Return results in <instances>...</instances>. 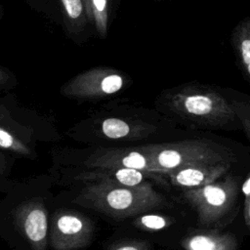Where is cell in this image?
<instances>
[{"label": "cell", "instance_id": "obj_1", "mask_svg": "<svg viewBox=\"0 0 250 250\" xmlns=\"http://www.w3.org/2000/svg\"><path fill=\"white\" fill-rule=\"evenodd\" d=\"M165 110L189 128L243 131L250 142V97L229 88L188 83L167 91Z\"/></svg>", "mask_w": 250, "mask_h": 250}, {"label": "cell", "instance_id": "obj_2", "mask_svg": "<svg viewBox=\"0 0 250 250\" xmlns=\"http://www.w3.org/2000/svg\"><path fill=\"white\" fill-rule=\"evenodd\" d=\"M86 183L74 201L112 218L133 217L168 205L165 196L150 183L141 187H126L101 180Z\"/></svg>", "mask_w": 250, "mask_h": 250}, {"label": "cell", "instance_id": "obj_3", "mask_svg": "<svg viewBox=\"0 0 250 250\" xmlns=\"http://www.w3.org/2000/svg\"><path fill=\"white\" fill-rule=\"evenodd\" d=\"M150 159L153 173L166 175L193 165L237 162L234 150L210 140H184L142 146Z\"/></svg>", "mask_w": 250, "mask_h": 250}, {"label": "cell", "instance_id": "obj_4", "mask_svg": "<svg viewBox=\"0 0 250 250\" xmlns=\"http://www.w3.org/2000/svg\"><path fill=\"white\" fill-rule=\"evenodd\" d=\"M239 181L228 173L202 187L186 188L183 197L194 211L198 224L208 229L229 224L237 211Z\"/></svg>", "mask_w": 250, "mask_h": 250}, {"label": "cell", "instance_id": "obj_5", "mask_svg": "<svg viewBox=\"0 0 250 250\" xmlns=\"http://www.w3.org/2000/svg\"><path fill=\"white\" fill-rule=\"evenodd\" d=\"M94 225L85 215L73 210L55 212L50 229V244L56 250H73L88 246Z\"/></svg>", "mask_w": 250, "mask_h": 250}, {"label": "cell", "instance_id": "obj_6", "mask_svg": "<svg viewBox=\"0 0 250 250\" xmlns=\"http://www.w3.org/2000/svg\"><path fill=\"white\" fill-rule=\"evenodd\" d=\"M125 83V76L116 69L99 66L74 76L63 85L62 91L68 97L102 98L119 92Z\"/></svg>", "mask_w": 250, "mask_h": 250}, {"label": "cell", "instance_id": "obj_7", "mask_svg": "<svg viewBox=\"0 0 250 250\" xmlns=\"http://www.w3.org/2000/svg\"><path fill=\"white\" fill-rule=\"evenodd\" d=\"M15 222L34 250H43L48 243V212L38 199H31L15 210Z\"/></svg>", "mask_w": 250, "mask_h": 250}, {"label": "cell", "instance_id": "obj_8", "mask_svg": "<svg viewBox=\"0 0 250 250\" xmlns=\"http://www.w3.org/2000/svg\"><path fill=\"white\" fill-rule=\"evenodd\" d=\"M86 165L90 168L127 167L153 173L150 159L142 146L103 149L92 154L86 160Z\"/></svg>", "mask_w": 250, "mask_h": 250}, {"label": "cell", "instance_id": "obj_9", "mask_svg": "<svg viewBox=\"0 0 250 250\" xmlns=\"http://www.w3.org/2000/svg\"><path fill=\"white\" fill-rule=\"evenodd\" d=\"M231 163H216L188 166L163 175L174 187L192 188L213 183L230 172Z\"/></svg>", "mask_w": 250, "mask_h": 250}, {"label": "cell", "instance_id": "obj_10", "mask_svg": "<svg viewBox=\"0 0 250 250\" xmlns=\"http://www.w3.org/2000/svg\"><path fill=\"white\" fill-rule=\"evenodd\" d=\"M78 179L84 182L90 181H107L117 185L126 187H141L149 184V180H154L157 182H164L163 175L146 173L138 169L127 168V167H108V168H93V170L86 171L77 176Z\"/></svg>", "mask_w": 250, "mask_h": 250}, {"label": "cell", "instance_id": "obj_11", "mask_svg": "<svg viewBox=\"0 0 250 250\" xmlns=\"http://www.w3.org/2000/svg\"><path fill=\"white\" fill-rule=\"evenodd\" d=\"M181 244L188 250H233L238 241L232 233L210 229L187 235Z\"/></svg>", "mask_w": 250, "mask_h": 250}, {"label": "cell", "instance_id": "obj_12", "mask_svg": "<svg viewBox=\"0 0 250 250\" xmlns=\"http://www.w3.org/2000/svg\"><path fill=\"white\" fill-rule=\"evenodd\" d=\"M230 44L236 62L250 84V17L241 19L232 28Z\"/></svg>", "mask_w": 250, "mask_h": 250}, {"label": "cell", "instance_id": "obj_13", "mask_svg": "<svg viewBox=\"0 0 250 250\" xmlns=\"http://www.w3.org/2000/svg\"><path fill=\"white\" fill-rule=\"evenodd\" d=\"M102 133L113 140L124 138H142L156 131V127L149 123L128 122L126 120L110 117L102 122Z\"/></svg>", "mask_w": 250, "mask_h": 250}, {"label": "cell", "instance_id": "obj_14", "mask_svg": "<svg viewBox=\"0 0 250 250\" xmlns=\"http://www.w3.org/2000/svg\"><path fill=\"white\" fill-rule=\"evenodd\" d=\"M63 20L72 33H78L89 22L83 0H60Z\"/></svg>", "mask_w": 250, "mask_h": 250}, {"label": "cell", "instance_id": "obj_15", "mask_svg": "<svg viewBox=\"0 0 250 250\" xmlns=\"http://www.w3.org/2000/svg\"><path fill=\"white\" fill-rule=\"evenodd\" d=\"M93 22L99 35L104 38L107 34L108 2L107 0H91Z\"/></svg>", "mask_w": 250, "mask_h": 250}, {"label": "cell", "instance_id": "obj_16", "mask_svg": "<svg viewBox=\"0 0 250 250\" xmlns=\"http://www.w3.org/2000/svg\"><path fill=\"white\" fill-rule=\"evenodd\" d=\"M0 148L7 149L23 156L30 154V149L28 146H26L21 140L2 127H0Z\"/></svg>", "mask_w": 250, "mask_h": 250}, {"label": "cell", "instance_id": "obj_17", "mask_svg": "<svg viewBox=\"0 0 250 250\" xmlns=\"http://www.w3.org/2000/svg\"><path fill=\"white\" fill-rule=\"evenodd\" d=\"M134 224L138 228H143L150 230H158L167 227L168 220L166 217L160 215L146 214L136 218L134 220Z\"/></svg>", "mask_w": 250, "mask_h": 250}, {"label": "cell", "instance_id": "obj_18", "mask_svg": "<svg viewBox=\"0 0 250 250\" xmlns=\"http://www.w3.org/2000/svg\"><path fill=\"white\" fill-rule=\"evenodd\" d=\"M107 248L110 250H146L150 248V245L146 240L124 238L112 242Z\"/></svg>", "mask_w": 250, "mask_h": 250}, {"label": "cell", "instance_id": "obj_19", "mask_svg": "<svg viewBox=\"0 0 250 250\" xmlns=\"http://www.w3.org/2000/svg\"><path fill=\"white\" fill-rule=\"evenodd\" d=\"M240 190L243 193L244 205H243V215L247 227L250 229V175L243 182L240 187Z\"/></svg>", "mask_w": 250, "mask_h": 250}, {"label": "cell", "instance_id": "obj_20", "mask_svg": "<svg viewBox=\"0 0 250 250\" xmlns=\"http://www.w3.org/2000/svg\"><path fill=\"white\" fill-rule=\"evenodd\" d=\"M85 10H86V15L88 18L89 22H93V14H92V3L91 0H83Z\"/></svg>", "mask_w": 250, "mask_h": 250}]
</instances>
